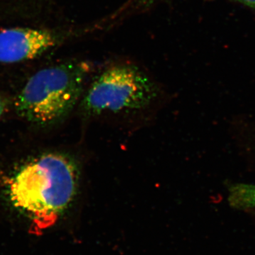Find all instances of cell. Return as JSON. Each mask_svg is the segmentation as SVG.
Masks as SVG:
<instances>
[{
  "mask_svg": "<svg viewBox=\"0 0 255 255\" xmlns=\"http://www.w3.org/2000/svg\"><path fill=\"white\" fill-rule=\"evenodd\" d=\"M79 169L68 156L44 154L23 166L11 178L8 194L13 205L31 219L34 231L50 227L73 202Z\"/></svg>",
  "mask_w": 255,
  "mask_h": 255,
  "instance_id": "obj_1",
  "label": "cell"
},
{
  "mask_svg": "<svg viewBox=\"0 0 255 255\" xmlns=\"http://www.w3.org/2000/svg\"><path fill=\"white\" fill-rule=\"evenodd\" d=\"M87 70L80 64L66 63L37 72L18 96V114L39 126L60 122L83 97Z\"/></svg>",
  "mask_w": 255,
  "mask_h": 255,
  "instance_id": "obj_2",
  "label": "cell"
},
{
  "mask_svg": "<svg viewBox=\"0 0 255 255\" xmlns=\"http://www.w3.org/2000/svg\"><path fill=\"white\" fill-rule=\"evenodd\" d=\"M155 84L141 71L128 65L107 69L83 95L84 114L98 116L145 108L155 100Z\"/></svg>",
  "mask_w": 255,
  "mask_h": 255,
  "instance_id": "obj_3",
  "label": "cell"
},
{
  "mask_svg": "<svg viewBox=\"0 0 255 255\" xmlns=\"http://www.w3.org/2000/svg\"><path fill=\"white\" fill-rule=\"evenodd\" d=\"M51 32L30 28H12L0 32V63L33 59L54 46Z\"/></svg>",
  "mask_w": 255,
  "mask_h": 255,
  "instance_id": "obj_4",
  "label": "cell"
},
{
  "mask_svg": "<svg viewBox=\"0 0 255 255\" xmlns=\"http://www.w3.org/2000/svg\"><path fill=\"white\" fill-rule=\"evenodd\" d=\"M236 1L255 9V0H236Z\"/></svg>",
  "mask_w": 255,
  "mask_h": 255,
  "instance_id": "obj_5",
  "label": "cell"
},
{
  "mask_svg": "<svg viewBox=\"0 0 255 255\" xmlns=\"http://www.w3.org/2000/svg\"><path fill=\"white\" fill-rule=\"evenodd\" d=\"M5 107H6V105H5L4 100L0 98V118L4 112Z\"/></svg>",
  "mask_w": 255,
  "mask_h": 255,
  "instance_id": "obj_6",
  "label": "cell"
},
{
  "mask_svg": "<svg viewBox=\"0 0 255 255\" xmlns=\"http://www.w3.org/2000/svg\"><path fill=\"white\" fill-rule=\"evenodd\" d=\"M157 1H159V0H138L139 2L142 5L151 4Z\"/></svg>",
  "mask_w": 255,
  "mask_h": 255,
  "instance_id": "obj_7",
  "label": "cell"
}]
</instances>
